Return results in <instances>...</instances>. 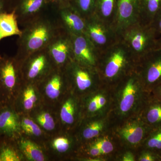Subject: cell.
<instances>
[{
    "mask_svg": "<svg viewBox=\"0 0 161 161\" xmlns=\"http://www.w3.org/2000/svg\"><path fill=\"white\" fill-rule=\"evenodd\" d=\"M53 6L23 26L17 40L15 58L21 63L30 55L46 48L60 31Z\"/></svg>",
    "mask_w": 161,
    "mask_h": 161,
    "instance_id": "6da1fadb",
    "label": "cell"
},
{
    "mask_svg": "<svg viewBox=\"0 0 161 161\" xmlns=\"http://www.w3.org/2000/svg\"><path fill=\"white\" fill-rule=\"evenodd\" d=\"M113 91L114 122L138 115L150 94L144 88L135 68L113 87Z\"/></svg>",
    "mask_w": 161,
    "mask_h": 161,
    "instance_id": "7a4b0ae2",
    "label": "cell"
},
{
    "mask_svg": "<svg viewBox=\"0 0 161 161\" xmlns=\"http://www.w3.org/2000/svg\"><path fill=\"white\" fill-rule=\"evenodd\" d=\"M113 44L99 54L96 68L103 85L113 87L135 69L136 62L122 42Z\"/></svg>",
    "mask_w": 161,
    "mask_h": 161,
    "instance_id": "3957f363",
    "label": "cell"
},
{
    "mask_svg": "<svg viewBox=\"0 0 161 161\" xmlns=\"http://www.w3.org/2000/svg\"><path fill=\"white\" fill-rule=\"evenodd\" d=\"M122 43L126 47L136 64L156 49L157 38L150 25L141 21L122 31Z\"/></svg>",
    "mask_w": 161,
    "mask_h": 161,
    "instance_id": "277c9868",
    "label": "cell"
},
{
    "mask_svg": "<svg viewBox=\"0 0 161 161\" xmlns=\"http://www.w3.org/2000/svg\"><path fill=\"white\" fill-rule=\"evenodd\" d=\"M153 129L136 115L114 122L111 132L123 148L137 152Z\"/></svg>",
    "mask_w": 161,
    "mask_h": 161,
    "instance_id": "5b68a950",
    "label": "cell"
},
{
    "mask_svg": "<svg viewBox=\"0 0 161 161\" xmlns=\"http://www.w3.org/2000/svg\"><path fill=\"white\" fill-rule=\"evenodd\" d=\"M64 70L67 80L81 95H87L103 85L95 67L83 65L72 59Z\"/></svg>",
    "mask_w": 161,
    "mask_h": 161,
    "instance_id": "8992f818",
    "label": "cell"
},
{
    "mask_svg": "<svg viewBox=\"0 0 161 161\" xmlns=\"http://www.w3.org/2000/svg\"><path fill=\"white\" fill-rule=\"evenodd\" d=\"M135 70L147 92L161 84V49H156L136 64Z\"/></svg>",
    "mask_w": 161,
    "mask_h": 161,
    "instance_id": "52a82bcc",
    "label": "cell"
},
{
    "mask_svg": "<svg viewBox=\"0 0 161 161\" xmlns=\"http://www.w3.org/2000/svg\"><path fill=\"white\" fill-rule=\"evenodd\" d=\"M85 95L84 109L86 118L104 116L112 113L113 104V87L101 86Z\"/></svg>",
    "mask_w": 161,
    "mask_h": 161,
    "instance_id": "ba28073f",
    "label": "cell"
},
{
    "mask_svg": "<svg viewBox=\"0 0 161 161\" xmlns=\"http://www.w3.org/2000/svg\"><path fill=\"white\" fill-rule=\"evenodd\" d=\"M21 64L24 78L30 81L43 79L55 68L46 48L30 55Z\"/></svg>",
    "mask_w": 161,
    "mask_h": 161,
    "instance_id": "9c48e42d",
    "label": "cell"
},
{
    "mask_svg": "<svg viewBox=\"0 0 161 161\" xmlns=\"http://www.w3.org/2000/svg\"><path fill=\"white\" fill-rule=\"evenodd\" d=\"M85 34L97 50L109 48L115 44V34L108 24L101 19L95 14L85 19Z\"/></svg>",
    "mask_w": 161,
    "mask_h": 161,
    "instance_id": "30bf717a",
    "label": "cell"
},
{
    "mask_svg": "<svg viewBox=\"0 0 161 161\" xmlns=\"http://www.w3.org/2000/svg\"><path fill=\"white\" fill-rule=\"evenodd\" d=\"M55 68L64 69L73 59L71 35L60 29L46 47Z\"/></svg>",
    "mask_w": 161,
    "mask_h": 161,
    "instance_id": "8fae6325",
    "label": "cell"
},
{
    "mask_svg": "<svg viewBox=\"0 0 161 161\" xmlns=\"http://www.w3.org/2000/svg\"><path fill=\"white\" fill-rule=\"evenodd\" d=\"M52 6L60 29L70 35L85 34V20L69 3L60 6Z\"/></svg>",
    "mask_w": 161,
    "mask_h": 161,
    "instance_id": "7c38bea8",
    "label": "cell"
},
{
    "mask_svg": "<svg viewBox=\"0 0 161 161\" xmlns=\"http://www.w3.org/2000/svg\"><path fill=\"white\" fill-rule=\"evenodd\" d=\"M70 35L73 60L83 65L96 68L99 53L88 38L85 34Z\"/></svg>",
    "mask_w": 161,
    "mask_h": 161,
    "instance_id": "4fadbf2b",
    "label": "cell"
},
{
    "mask_svg": "<svg viewBox=\"0 0 161 161\" xmlns=\"http://www.w3.org/2000/svg\"><path fill=\"white\" fill-rule=\"evenodd\" d=\"M49 0H14L18 23L24 26L50 8Z\"/></svg>",
    "mask_w": 161,
    "mask_h": 161,
    "instance_id": "5bb4252c",
    "label": "cell"
},
{
    "mask_svg": "<svg viewBox=\"0 0 161 161\" xmlns=\"http://www.w3.org/2000/svg\"><path fill=\"white\" fill-rule=\"evenodd\" d=\"M80 132V138L84 141L93 140L109 132L114 123L112 113L104 116L86 118Z\"/></svg>",
    "mask_w": 161,
    "mask_h": 161,
    "instance_id": "9a60e30c",
    "label": "cell"
},
{
    "mask_svg": "<svg viewBox=\"0 0 161 161\" xmlns=\"http://www.w3.org/2000/svg\"><path fill=\"white\" fill-rule=\"evenodd\" d=\"M115 15L121 31L140 21L139 0H116Z\"/></svg>",
    "mask_w": 161,
    "mask_h": 161,
    "instance_id": "2e32d148",
    "label": "cell"
},
{
    "mask_svg": "<svg viewBox=\"0 0 161 161\" xmlns=\"http://www.w3.org/2000/svg\"><path fill=\"white\" fill-rule=\"evenodd\" d=\"M138 115L151 128L161 127V101L150 93Z\"/></svg>",
    "mask_w": 161,
    "mask_h": 161,
    "instance_id": "e0dca14e",
    "label": "cell"
},
{
    "mask_svg": "<svg viewBox=\"0 0 161 161\" xmlns=\"http://www.w3.org/2000/svg\"><path fill=\"white\" fill-rule=\"evenodd\" d=\"M19 61L16 58H3L0 57V81L7 88L12 89L17 82Z\"/></svg>",
    "mask_w": 161,
    "mask_h": 161,
    "instance_id": "ac0fdd59",
    "label": "cell"
},
{
    "mask_svg": "<svg viewBox=\"0 0 161 161\" xmlns=\"http://www.w3.org/2000/svg\"><path fill=\"white\" fill-rule=\"evenodd\" d=\"M92 141L100 148L108 161H114L115 157L123 149L112 135L111 130Z\"/></svg>",
    "mask_w": 161,
    "mask_h": 161,
    "instance_id": "d6986e66",
    "label": "cell"
},
{
    "mask_svg": "<svg viewBox=\"0 0 161 161\" xmlns=\"http://www.w3.org/2000/svg\"><path fill=\"white\" fill-rule=\"evenodd\" d=\"M14 9L0 14V41L4 38L22 34ZM1 57V56H0Z\"/></svg>",
    "mask_w": 161,
    "mask_h": 161,
    "instance_id": "ffe728a7",
    "label": "cell"
},
{
    "mask_svg": "<svg viewBox=\"0 0 161 161\" xmlns=\"http://www.w3.org/2000/svg\"><path fill=\"white\" fill-rule=\"evenodd\" d=\"M140 21L150 25L161 10V0H139Z\"/></svg>",
    "mask_w": 161,
    "mask_h": 161,
    "instance_id": "44dd1931",
    "label": "cell"
},
{
    "mask_svg": "<svg viewBox=\"0 0 161 161\" xmlns=\"http://www.w3.org/2000/svg\"><path fill=\"white\" fill-rule=\"evenodd\" d=\"M80 104H78L77 99L71 97L68 98L63 104L60 111V118L64 123L73 125L77 121L80 110Z\"/></svg>",
    "mask_w": 161,
    "mask_h": 161,
    "instance_id": "7402d4cb",
    "label": "cell"
},
{
    "mask_svg": "<svg viewBox=\"0 0 161 161\" xmlns=\"http://www.w3.org/2000/svg\"><path fill=\"white\" fill-rule=\"evenodd\" d=\"M116 0H96L95 14L107 23L116 13Z\"/></svg>",
    "mask_w": 161,
    "mask_h": 161,
    "instance_id": "603a6c76",
    "label": "cell"
},
{
    "mask_svg": "<svg viewBox=\"0 0 161 161\" xmlns=\"http://www.w3.org/2000/svg\"><path fill=\"white\" fill-rule=\"evenodd\" d=\"M0 129L9 135L14 134L19 131V124L14 113L10 111H4L1 113Z\"/></svg>",
    "mask_w": 161,
    "mask_h": 161,
    "instance_id": "cb8c5ba5",
    "label": "cell"
},
{
    "mask_svg": "<svg viewBox=\"0 0 161 161\" xmlns=\"http://www.w3.org/2000/svg\"><path fill=\"white\" fill-rule=\"evenodd\" d=\"M20 148L26 158L30 160L43 161L45 157L42 150L34 143L27 140L20 142Z\"/></svg>",
    "mask_w": 161,
    "mask_h": 161,
    "instance_id": "d4e9b609",
    "label": "cell"
},
{
    "mask_svg": "<svg viewBox=\"0 0 161 161\" xmlns=\"http://www.w3.org/2000/svg\"><path fill=\"white\" fill-rule=\"evenodd\" d=\"M96 0H69V3L84 19L95 14Z\"/></svg>",
    "mask_w": 161,
    "mask_h": 161,
    "instance_id": "484cf974",
    "label": "cell"
},
{
    "mask_svg": "<svg viewBox=\"0 0 161 161\" xmlns=\"http://www.w3.org/2000/svg\"><path fill=\"white\" fill-rule=\"evenodd\" d=\"M141 148L149 149L161 155V127L151 130Z\"/></svg>",
    "mask_w": 161,
    "mask_h": 161,
    "instance_id": "4316f807",
    "label": "cell"
},
{
    "mask_svg": "<svg viewBox=\"0 0 161 161\" xmlns=\"http://www.w3.org/2000/svg\"><path fill=\"white\" fill-rule=\"evenodd\" d=\"M136 161H161V155L149 149L141 148L136 152Z\"/></svg>",
    "mask_w": 161,
    "mask_h": 161,
    "instance_id": "83f0119b",
    "label": "cell"
},
{
    "mask_svg": "<svg viewBox=\"0 0 161 161\" xmlns=\"http://www.w3.org/2000/svg\"><path fill=\"white\" fill-rule=\"evenodd\" d=\"M21 127L23 131L29 135L40 136L42 134V131L39 126L29 118L23 119Z\"/></svg>",
    "mask_w": 161,
    "mask_h": 161,
    "instance_id": "f1b7e54d",
    "label": "cell"
},
{
    "mask_svg": "<svg viewBox=\"0 0 161 161\" xmlns=\"http://www.w3.org/2000/svg\"><path fill=\"white\" fill-rule=\"evenodd\" d=\"M37 100L34 89L31 86H27L23 94V104L26 110L31 109Z\"/></svg>",
    "mask_w": 161,
    "mask_h": 161,
    "instance_id": "f546056e",
    "label": "cell"
},
{
    "mask_svg": "<svg viewBox=\"0 0 161 161\" xmlns=\"http://www.w3.org/2000/svg\"><path fill=\"white\" fill-rule=\"evenodd\" d=\"M37 120L45 130L51 131L54 129L55 123L53 118L47 112L40 114L37 117Z\"/></svg>",
    "mask_w": 161,
    "mask_h": 161,
    "instance_id": "4dcf8cb0",
    "label": "cell"
},
{
    "mask_svg": "<svg viewBox=\"0 0 161 161\" xmlns=\"http://www.w3.org/2000/svg\"><path fill=\"white\" fill-rule=\"evenodd\" d=\"M136 151L129 149H122L115 157L114 161H136Z\"/></svg>",
    "mask_w": 161,
    "mask_h": 161,
    "instance_id": "1f68e13d",
    "label": "cell"
},
{
    "mask_svg": "<svg viewBox=\"0 0 161 161\" xmlns=\"http://www.w3.org/2000/svg\"><path fill=\"white\" fill-rule=\"evenodd\" d=\"M53 146L58 152H66L69 150L70 142L68 138L64 137L55 139L53 142Z\"/></svg>",
    "mask_w": 161,
    "mask_h": 161,
    "instance_id": "d6a6232c",
    "label": "cell"
},
{
    "mask_svg": "<svg viewBox=\"0 0 161 161\" xmlns=\"http://www.w3.org/2000/svg\"><path fill=\"white\" fill-rule=\"evenodd\" d=\"M19 157L14 150L10 148L3 149L0 153V161H19Z\"/></svg>",
    "mask_w": 161,
    "mask_h": 161,
    "instance_id": "836d02e7",
    "label": "cell"
},
{
    "mask_svg": "<svg viewBox=\"0 0 161 161\" xmlns=\"http://www.w3.org/2000/svg\"><path fill=\"white\" fill-rule=\"evenodd\" d=\"M150 26L155 33L157 38L161 36V10L156 16Z\"/></svg>",
    "mask_w": 161,
    "mask_h": 161,
    "instance_id": "e575fe53",
    "label": "cell"
},
{
    "mask_svg": "<svg viewBox=\"0 0 161 161\" xmlns=\"http://www.w3.org/2000/svg\"><path fill=\"white\" fill-rule=\"evenodd\" d=\"M13 9V0H0V14L12 11Z\"/></svg>",
    "mask_w": 161,
    "mask_h": 161,
    "instance_id": "d590c367",
    "label": "cell"
},
{
    "mask_svg": "<svg viewBox=\"0 0 161 161\" xmlns=\"http://www.w3.org/2000/svg\"><path fill=\"white\" fill-rule=\"evenodd\" d=\"M51 5L53 6H58L68 4L69 0H49Z\"/></svg>",
    "mask_w": 161,
    "mask_h": 161,
    "instance_id": "8d00e7d4",
    "label": "cell"
},
{
    "mask_svg": "<svg viewBox=\"0 0 161 161\" xmlns=\"http://www.w3.org/2000/svg\"><path fill=\"white\" fill-rule=\"evenodd\" d=\"M156 98L161 101V84L158 86L156 87L151 93Z\"/></svg>",
    "mask_w": 161,
    "mask_h": 161,
    "instance_id": "74e56055",
    "label": "cell"
},
{
    "mask_svg": "<svg viewBox=\"0 0 161 161\" xmlns=\"http://www.w3.org/2000/svg\"><path fill=\"white\" fill-rule=\"evenodd\" d=\"M156 49H161V36L157 39Z\"/></svg>",
    "mask_w": 161,
    "mask_h": 161,
    "instance_id": "f35d334b",
    "label": "cell"
},
{
    "mask_svg": "<svg viewBox=\"0 0 161 161\" xmlns=\"http://www.w3.org/2000/svg\"><path fill=\"white\" fill-rule=\"evenodd\" d=\"M1 113H0V118H1Z\"/></svg>",
    "mask_w": 161,
    "mask_h": 161,
    "instance_id": "ab89813d",
    "label": "cell"
},
{
    "mask_svg": "<svg viewBox=\"0 0 161 161\" xmlns=\"http://www.w3.org/2000/svg\"><path fill=\"white\" fill-rule=\"evenodd\" d=\"M13 1H14V0H13Z\"/></svg>",
    "mask_w": 161,
    "mask_h": 161,
    "instance_id": "60d3db41",
    "label": "cell"
}]
</instances>
